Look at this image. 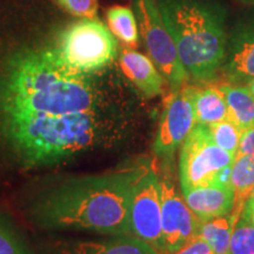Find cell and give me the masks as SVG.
Segmentation results:
<instances>
[{"mask_svg":"<svg viewBox=\"0 0 254 254\" xmlns=\"http://www.w3.org/2000/svg\"><path fill=\"white\" fill-rule=\"evenodd\" d=\"M74 254H160L153 246L133 236L120 238L100 244H81Z\"/></svg>","mask_w":254,"mask_h":254,"instance_id":"obj_17","label":"cell"},{"mask_svg":"<svg viewBox=\"0 0 254 254\" xmlns=\"http://www.w3.org/2000/svg\"><path fill=\"white\" fill-rule=\"evenodd\" d=\"M160 196L164 254H174L199 237L202 220L178 194L170 180H160Z\"/></svg>","mask_w":254,"mask_h":254,"instance_id":"obj_9","label":"cell"},{"mask_svg":"<svg viewBox=\"0 0 254 254\" xmlns=\"http://www.w3.org/2000/svg\"><path fill=\"white\" fill-rule=\"evenodd\" d=\"M241 1L247 2V4H251V5H254V0H241Z\"/></svg>","mask_w":254,"mask_h":254,"instance_id":"obj_29","label":"cell"},{"mask_svg":"<svg viewBox=\"0 0 254 254\" xmlns=\"http://www.w3.org/2000/svg\"><path fill=\"white\" fill-rule=\"evenodd\" d=\"M99 134L94 113L40 116L0 124V139L21 163L56 164L91 147Z\"/></svg>","mask_w":254,"mask_h":254,"instance_id":"obj_4","label":"cell"},{"mask_svg":"<svg viewBox=\"0 0 254 254\" xmlns=\"http://www.w3.org/2000/svg\"><path fill=\"white\" fill-rule=\"evenodd\" d=\"M190 88L196 124L209 126L212 124L231 119L227 103L218 86Z\"/></svg>","mask_w":254,"mask_h":254,"instance_id":"obj_14","label":"cell"},{"mask_svg":"<svg viewBox=\"0 0 254 254\" xmlns=\"http://www.w3.org/2000/svg\"><path fill=\"white\" fill-rule=\"evenodd\" d=\"M195 125L192 88L190 86H183L174 90L165 103L154 141L155 154L165 158L173 155Z\"/></svg>","mask_w":254,"mask_h":254,"instance_id":"obj_10","label":"cell"},{"mask_svg":"<svg viewBox=\"0 0 254 254\" xmlns=\"http://www.w3.org/2000/svg\"><path fill=\"white\" fill-rule=\"evenodd\" d=\"M132 8L148 57L173 90L182 88L189 73L179 58L176 41L165 24L158 0H133Z\"/></svg>","mask_w":254,"mask_h":254,"instance_id":"obj_6","label":"cell"},{"mask_svg":"<svg viewBox=\"0 0 254 254\" xmlns=\"http://www.w3.org/2000/svg\"><path fill=\"white\" fill-rule=\"evenodd\" d=\"M228 254H254V225L240 218L233 228Z\"/></svg>","mask_w":254,"mask_h":254,"instance_id":"obj_21","label":"cell"},{"mask_svg":"<svg viewBox=\"0 0 254 254\" xmlns=\"http://www.w3.org/2000/svg\"><path fill=\"white\" fill-rule=\"evenodd\" d=\"M246 154L254 155V126L243 131L239 148H238V153L236 157Z\"/></svg>","mask_w":254,"mask_h":254,"instance_id":"obj_24","label":"cell"},{"mask_svg":"<svg viewBox=\"0 0 254 254\" xmlns=\"http://www.w3.org/2000/svg\"><path fill=\"white\" fill-rule=\"evenodd\" d=\"M245 205H249V206H253L254 205V187H253L252 192H251V194L249 196V199H247V201H246Z\"/></svg>","mask_w":254,"mask_h":254,"instance_id":"obj_27","label":"cell"},{"mask_svg":"<svg viewBox=\"0 0 254 254\" xmlns=\"http://www.w3.org/2000/svg\"><path fill=\"white\" fill-rule=\"evenodd\" d=\"M50 51L57 65L79 77H88L106 68L117 57L116 38L98 19H80L57 37Z\"/></svg>","mask_w":254,"mask_h":254,"instance_id":"obj_5","label":"cell"},{"mask_svg":"<svg viewBox=\"0 0 254 254\" xmlns=\"http://www.w3.org/2000/svg\"><path fill=\"white\" fill-rule=\"evenodd\" d=\"M234 159V155L215 144L207 125L196 124L184 141L180 153L182 190L215 185L219 173L231 166Z\"/></svg>","mask_w":254,"mask_h":254,"instance_id":"obj_7","label":"cell"},{"mask_svg":"<svg viewBox=\"0 0 254 254\" xmlns=\"http://www.w3.org/2000/svg\"><path fill=\"white\" fill-rule=\"evenodd\" d=\"M174 254H214L213 251L211 250L206 241H204L201 238L198 237L196 239L190 241V244H187L185 247H183L182 250H179Z\"/></svg>","mask_w":254,"mask_h":254,"instance_id":"obj_25","label":"cell"},{"mask_svg":"<svg viewBox=\"0 0 254 254\" xmlns=\"http://www.w3.org/2000/svg\"><path fill=\"white\" fill-rule=\"evenodd\" d=\"M226 100L232 122L241 131L254 126V95L246 85L221 82L217 85Z\"/></svg>","mask_w":254,"mask_h":254,"instance_id":"obj_15","label":"cell"},{"mask_svg":"<svg viewBox=\"0 0 254 254\" xmlns=\"http://www.w3.org/2000/svg\"><path fill=\"white\" fill-rule=\"evenodd\" d=\"M64 12L78 19H98V0H51Z\"/></svg>","mask_w":254,"mask_h":254,"instance_id":"obj_22","label":"cell"},{"mask_svg":"<svg viewBox=\"0 0 254 254\" xmlns=\"http://www.w3.org/2000/svg\"><path fill=\"white\" fill-rule=\"evenodd\" d=\"M221 71L232 84L244 85L254 79V23L232 36Z\"/></svg>","mask_w":254,"mask_h":254,"instance_id":"obj_11","label":"cell"},{"mask_svg":"<svg viewBox=\"0 0 254 254\" xmlns=\"http://www.w3.org/2000/svg\"><path fill=\"white\" fill-rule=\"evenodd\" d=\"M0 254H30L26 247L9 227L4 219L0 218Z\"/></svg>","mask_w":254,"mask_h":254,"instance_id":"obj_23","label":"cell"},{"mask_svg":"<svg viewBox=\"0 0 254 254\" xmlns=\"http://www.w3.org/2000/svg\"><path fill=\"white\" fill-rule=\"evenodd\" d=\"M246 86L249 87V90L251 91V93L254 95V79H252V80H250L249 82H247Z\"/></svg>","mask_w":254,"mask_h":254,"instance_id":"obj_28","label":"cell"},{"mask_svg":"<svg viewBox=\"0 0 254 254\" xmlns=\"http://www.w3.org/2000/svg\"><path fill=\"white\" fill-rule=\"evenodd\" d=\"M120 66L126 77L147 98L163 93L165 78L150 57L126 47L120 55Z\"/></svg>","mask_w":254,"mask_h":254,"instance_id":"obj_13","label":"cell"},{"mask_svg":"<svg viewBox=\"0 0 254 254\" xmlns=\"http://www.w3.org/2000/svg\"><path fill=\"white\" fill-rule=\"evenodd\" d=\"M231 184L234 190V207L231 214L239 220L254 187V155L236 157L232 165Z\"/></svg>","mask_w":254,"mask_h":254,"instance_id":"obj_16","label":"cell"},{"mask_svg":"<svg viewBox=\"0 0 254 254\" xmlns=\"http://www.w3.org/2000/svg\"><path fill=\"white\" fill-rule=\"evenodd\" d=\"M237 221L231 213L224 217L202 220L199 237L206 241L214 254H228L232 232Z\"/></svg>","mask_w":254,"mask_h":254,"instance_id":"obj_18","label":"cell"},{"mask_svg":"<svg viewBox=\"0 0 254 254\" xmlns=\"http://www.w3.org/2000/svg\"><path fill=\"white\" fill-rule=\"evenodd\" d=\"M241 218L245 219V220L249 221L250 224L254 225V205L253 206H249V205L244 206L243 217Z\"/></svg>","mask_w":254,"mask_h":254,"instance_id":"obj_26","label":"cell"},{"mask_svg":"<svg viewBox=\"0 0 254 254\" xmlns=\"http://www.w3.org/2000/svg\"><path fill=\"white\" fill-rule=\"evenodd\" d=\"M106 20L117 39L128 47L138 45L140 33L133 8L123 5L111 6L106 11Z\"/></svg>","mask_w":254,"mask_h":254,"instance_id":"obj_19","label":"cell"},{"mask_svg":"<svg viewBox=\"0 0 254 254\" xmlns=\"http://www.w3.org/2000/svg\"><path fill=\"white\" fill-rule=\"evenodd\" d=\"M146 171L142 166L129 167L60 184L37 200L34 219L47 228L131 236L128 217L132 194Z\"/></svg>","mask_w":254,"mask_h":254,"instance_id":"obj_2","label":"cell"},{"mask_svg":"<svg viewBox=\"0 0 254 254\" xmlns=\"http://www.w3.org/2000/svg\"><path fill=\"white\" fill-rule=\"evenodd\" d=\"M186 204L201 220L224 217L234 207L233 187L201 186L183 190Z\"/></svg>","mask_w":254,"mask_h":254,"instance_id":"obj_12","label":"cell"},{"mask_svg":"<svg viewBox=\"0 0 254 254\" xmlns=\"http://www.w3.org/2000/svg\"><path fill=\"white\" fill-rule=\"evenodd\" d=\"M208 128L215 144L236 157L238 148H239L241 134H243V131L237 126V124L228 119L212 124L208 126Z\"/></svg>","mask_w":254,"mask_h":254,"instance_id":"obj_20","label":"cell"},{"mask_svg":"<svg viewBox=\"0 0 254 254\" xmlns=\"http://www.w3.org/2000/svg\"><path fill=\"white\" fill-rule=\"evenodd\" d=\"M184 67L198 81H211L227 52L225 17L205 0H158Z\"/></svg>","mask_w":254,"mask_h":254,"instance_id":"obj_3","label":"cell"},{"mask_svg":"<svg viewBox=\"0 0 254 254\" xmlns=\"http://www.w3.org/2000/svg\"><path fill=\"white\" fill-rule=\"evenodd\" d=\"M129 232L164 254L161 237L160 180L147 170L133 190L129 206Z\"/></svg>","mask_w":254,"mask_h":254,"instance_id":"obj_8","label":"cell"},{"mask_svg":"<svg viewBox=\"0 0 254 254\" xmlns=\"http://www.w3.org/2000/svg\"><path fill=\"white\" fill-rule=\"evenodd\" d=\"M97 93L87 77L64 71L49 50L0 56V124L40 116L94 113Z\"/></svg>","mask_w":254,"mask_h":254,"instance_id":"obj_1","label":"cell"}]
</instances>
